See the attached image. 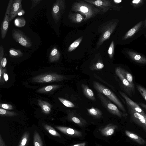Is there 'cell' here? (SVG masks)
I'll return each mask as SVG.
<instances>
[{
	"mask_svg": "<svg viewBox=\"0 0 146 146\" xmlns=\"http://www.w3.org/2000/svg\"><path fill=\"white\" fill-rule=\"evenodd\" d=\"M29 133L26 132L23 134L18 146H25L29 138Z\"/></svg>",
	"mask_w": 146,
	"mask_h": 146,
	"instance_id": "d6a6232c",
	"label": "cell"
},
{
	"mask_svg": "<svg viewBox=\"0 0 146 146\" xmlns=\"http://www.w3.org/2000/svg\"><path fill=\"white\" fill-rule=\"evenodd\" d=\"M67 114V118L68 120L81 127H84L87 123L86 121L84 118L74 111L68 110Z\"/></svg>",
	"mask_w": 146,
	"mask_h": 146,
	"instance_id": "30bf717a",
	"label": "cell"
},
{
	"mask_svg": "<svg viewBox=\"0 0 146 146\" xmlns=\"http://www.w3.org/2000/svg\"><path fill=\"white\" fill-rule=\"evenodd\" d=\"M14 23L15 26L21 27L25 25L26 21L23 18L19 17L15 19L14 21Z\"/></svg>",
	"mask_w": 146,
	"mask_h": 146,
	"instance_id": "836d02e7",
	"label": "cell"
},
{
	"mask_svg": "<svg viewBox=\"0 0 146 146\" xmlns=\"http://www.w3.org/2000/svg\"><path fill=\"white\" fill-rule=\"evenodd\" d=\"M139 104L146 110V104L142 103H139Z\"/></svg>",
	"mask_w": 146,
	"mask_h": 146,
	"instance_id": "bcb514c9",
	"label": "cell"
},
{
	"mask_svg": "<svg viewBox=\"0 0 146 146\" xmlns=\"http://www.w3.org/2000/svg\"><path fill=\"white\" fill-rule=\"evenodd\" d=\"M115 72L125 88L129 90H133L134 86H132L125 78L121 72L119 67H117L116 68Z\"/></svg>",
	"mask_w": 146,
	"mask_h": 146,
	"instance_id": "2e32d148",
	"label": "cell"
},
{
	"mask_svg": "<svg viewBox=\"0 0 146 146\" xmlns=\"http://www.w3.org/2000/svg\"><path fill=\"white\" fill-rule=\"evenodd\" d=\"M117 23V21H111L102 27L100 32L101 33L100 37L96 45V48H98L105 41L109 39Z\"/></svg>",
	"mask_w": 146,
	"mask_h": 146,
	"instance_id": "3957f363",
	"label": "cell"
},
{
	"mask_svg": "<svg viewBox=\"0 0 146 146\" xmlns=\"http://www.w3.org/2000/svg\"><path fill=\"white\" fill-rule=\"evenodd\" d=\"M126 53L134 61L141 64H146V58L138 53L131 51H127Z\"/></svg>",
	"mask_w": 146,
	"mask_h": 146,
	"instance_id": "9a60e30c",
	"label": "cell"
},
{
	"mask_svg": "<svg viewBox=\"0 0 146 146\" xmlns=\"http://www.w3.org/2000/svg\"><path fill=\"white\" fill-rule=\"evenodd\" d=\"M83 37L81 36L75 40L68 48V52H70L74 50L80 43Z\"/></svg>",
	"mask_w": 146,
	"mask_h": 146,
	"instance_id": "f1b7e54d",
	"label": "cell"
},
{
	"mask_svg": "<svg viewBox=\"0 0 146 146\" xmlns=\"http://www.w3.org/2000/svg\"><path fill=\"white\" fill-rule=\"evenodd\" d=\"M119 93L125 100L127 106L141 115L146 116L144 111L137 103L131 100L123 92H120Z\"/></svg>",
	"mask_w": 146,
	"mask_h": 146,
	"instance_id": "8fae6325",
	"label": "cell"
},
{
	"mask_svg": "<svg viewBox=\"0 0 146 146\" xmlns=\"http://www.w3.org/2000/svg\"><path fill=\"white\" fill-rule=\"evenodd\" d=\"M66 78L64 76L52 73L38 75L33 77L32 80L34 82L47 83L61 81Z\"/></svg>",
	"mask_w": 146,
	"mask_h": 146,
	"instance_id": "277c9868",
	"label": "cell"
},
{
	"mask_svg": "<svg viewBox=\"0 0 146 146\" xmlns=\"http://www.w3.org/2000/svg\"><path fill=\"white\" fill-rule=\"evenodd\" d=\"M66 8L64 0H56L53 4L52 9V17L56 24L59 21Z\"/></svg>",
	"mask_w": 146,
	"mask_h": 146,
	"instance_id": "8992f818",
	"label": "cell"
},
{
	"mask_svg": "<svg viewBox=\"0 0 146 146\" xmlns=\"http://www.w3.org/2000/svg\"><path fill=\"white\" fill-rule=\"evenodd\" d=\"M34 146H43L42 142L39 133L36 131L34 133L33 135Z\"/></svg>",
	"mask_w": 146,
	"mask_h": 146,
	"instance_id": "4dcf8cb0",
	"label": "cell"
},
{
	"mask_svg": "<svg viewBox=\"0 0 146 146\" xmlns=\"http://www.w3.org/2000/svg\"></svg>",
	"mask_w": 146,
	"mask_h": 146,
	"instance_id": "f907efd6",
	"label": "cell"
},
{
	"mask_svg": "<svg viewBox=\"0 0 146 146\" xmlns=\"http://www.w3.org/2000/svg\"><path fill=\"white\" fill-rule=\"evenodd\" d=\"M104 65L102 61L99 60L90 65V69L92 70H98L104 68Z\"/></svg>",
	"mask_w": 146,
	"mask_h": 146,
	"instance_id": "83f0119b",
	"label": "cell"
},
{
	"mask_svg": "<svg viewBox=\"0 0 146 146\" xmlns=\"http://www.w3.org/2000/svg\"><path fill=\"white\" fill-rule=\"evenodd\" d=\"M86 143L85 142H83L74 145L72 146H85Z\"/></svg>",
	"mask_w": 146,
	"mask_h": 146,
	"instance_id": "f6af8a7d",
	"label": "cell"
},
{
	"mask_svg": "<svg viewBox=\"0 0 146 146\" xmlns=\"http://www.w3.org/2000/svg\"><path fill=\"white\" fill-rule=\"evenodd\" d=\"M60 53L56 47L51 50L49 54V60L50 62H53L58 61L60 57Z\"/></svg>",
	"mask_w": 146,
	"mask_h": 146,
	"instance_id": "44dd1931",
	"label": "cell"
},
{
	"mask_svg": "<svg viewBox=\"0 0 146 146\" xmlns=\"http://www.w3.org/2000/svg\"><path fill=\"white\" fill-rule=\"evenodd\" d=\"M98 8L102 12H107L111 6V1L109 0H84Z\"/></svg>",
	"mask_w": 146,
	"mask_h": 146,
	"instance_id": "9c48e42d",
	"label": "cell"
},
{
	"mask_svg": "<svg viewBox=\"0 0 146 146\" xmlns=\"http://www.w3.org/2000/svg\"><path fill=\"white\" fill-rule=\"evenodd\" d=\"M100 146V145H97V146Z\"/></svg>",
	"mask_w": 146,
	"mask_h": 146,
	"instance_id": "681fc988",
	"label": "cell"
},
{
	"mask_svg": "<svg viewBox=\"0 0 146 146\" xmlns=\"http://www.w3.org/2000/svg\"><path fill=\"white\" fill-rule=\"evenodd\" d=\"M44 128L51 135L55 137H60V134L53 127L46 124L43 125Z\"/></svg>",
	"mask_w": 146,
	"mask_h": 146,
	"instance_id": "4316f807",
	"label": "cell"
},
{
	"mask_svg": "<svg viewBox=\"0 0 146 146\" xmlns=\"http://www.w3.org/2000/svg\"><path fill=\"white\" fill-rule=\"evenodd\" d=\"M38 103L43 113L48 114L51 112V108L52 106L49 102L40 100H38Z\"/></svg>",
	"mask_w": 146,
	"mask_h": 146,
	"instance_id": "ac0fdd59",
	"label": "cell"
},
{
	"mask_svg": "<svg viewBox=\"0 0 146 146\" xmlns=\"http://www.w3.org/2000/svg\"><path fill=\"white\" fill-rule=\"evenodd\" d=\"M6 70L5 68L3 69L1 77L0 79L1 83H4V81L7 82L9 80L8 76L7 73H6Z\"/></svg>",
	"mask_w": 146,
	"mask_h": 146,
	"instance_id": "8d00e7d4",
	"label": "cell"
},
{
	"mask_svg": "<svg viewBox=\"0 0 146 146\" xmlns=\"http://www.w3.org/2000/svg\"><path fill=\"white\" fill-rule=\"evenodd\" d=\"M88 113L92 116L97 118L101 117L102 113L101 110L97 108L92 107L90 108H87Z\"/></svg>",
	"mask_w": 146,
	"mask_h": 146,
	"instance_id": "d4e9b609",
	"label": "cell"
},
{
	"mask_svg": "<svg viewBox=\"0 0 146 146\" xmlns=\"http://www.w3.org/2000/svg\"><path fill=\"white\" fill-rule=\"evenodd\" d=\"M114 44L113 40L111 42L108 50V53L110 59H112L113 56Z\"/></svg>",
	"mask_w": 146,
	"mask_h": 146,
	"instance_id": "d590c367",
	"label": "cell"
},
{
	"mask_svg": "<svg viewBox=\"0 0 146 146\" xmlns=\"http://www.w3.org/2000/svg\"><path fill=\"white\" fill-rule=\"evenodd\" d=\"M9 56L13 58H19L23 56V53L20 50L11 48L9 50Z\"/></svg>",
	"mask_w": 146,
	"mask_h": 146,
	"instance_id": "484cf974",
	"label": "cell"
},
{
	"mask_svg": "<svg viewBox=\"0 0 146 146\" xmlns=\"http://www.w3.org/2000/svg\"><path fill=\"white\" fill-rule=\"evenodd\" d=\"M117 126L115 125L109 124L100 130V132L104 135L108 136L112 135Z\"/></svg>",
	"mask_w": 146,
	"mask_h": 146,
	"instance_id": "d6986e66",
	"label": "cell"
},
{
	"mask_svg": "<svg viewBox=\"0 0 146 146\" xmlns=\"http://www.w3.org/2000/svg\"><path fill=\"white\" fill-rule=\"evenodd\" d=\"M41 0H32L31 1V9H33V8L35 7L38 4H39Z\"/></svg>",
	"mask_w": 146,
	"mask_h": 146,
	"instance_id": "60d3db41",
	"label": "cell"
},
{
	"mask_svg": "<svg viewBox=\"0 0 146 146\" xmlns=\"http://www.w3.org/2000/svg\"><path fill=\"white\" fill-rule=\"evenodd\" d=\"M0 114L1 116L12 117L17 115L18 113L13 111H10L0 108Z\"/></svg>",
	"mask_w": 146,
	"mask_h": 146,
	"instance_id": "1f68e13d",
	"label": "cell"
},
{
	"mask_svg": "<svg viewBox=\"0 0 146 146\" xmlns=\"http://www.w3.org/2000/svg\"><path fill=\"white\" fill-rule=\"evenodd\" d=\"M25 13V11L23 9H22L18 12L17 15L19 16L23 15Z\"/></svg>",
	"mask_w": 146,
	"mask_h": 146,
	"instance_id": "ee69618b",
	"label": "cell"
},
{
	"mask_svg": "<svg viewBox=\"0 0 146 146\" xmlns=\"http://www.w3.org/2000/svg\"><path fill=\"white\" fill-rule=\"evenodd\" d=\"M114 1L115 3H118L121 2L122 1V0H114Z\"/></svg>",
	"mask_w": 146,
	"mask_h": 146,
	"instance_id": "7dc6e473",
	"label": "cell"
},
{
	"mask_svg": "<svg viewBox=\"0 0 146 146\" xmlns=\"http://www.w3.org/2000/svg\"><path fill=\"white\" fill-rule=\"evenodd\" d=\"M71 10L73 11L80 12L84 15V21H87L102 12L98 8L84 0L75 2L72 5Z\"/></svg>",
	"mask_w": 146,
	"mask_h": 146,
	"instance_id": "6da1fadb",
	"label": "cell"
},
{
	"mask_svg": "<svg viewBox=\"0 0 146 146\" xmlns=\"http://www.w3.org/2000/svg\"><path fill=\"white\" fill-rule=\"evenodd\" d=\"M0 146H6L5 143L3 139L1 134L0 135Z\"/></svg>",
	"mask_w": 146,
	"mask_h": 146,
	"instance_id": "7bdbcfd3",
	"label": "cell"
},
{
	"mask_svg": "<svg viewBox=\"0 0 146 146\" xmlns=\"http://www.w3.org/2000/svg\"><path fill=\"white\" fill-rule=\"evenodd\" d=\"M58 99L61 103L66 107L73 108L75 107L74 104L70 101L61 97H58Z\"/></svg>",
	"mask_w": 146,
	"mask_h": 146,
	"instance_id": "e575fe53",
	"label": "cell"
},
{
	"mask_svg": "<svg viewBox=\"0 0 146 146\" xmlns=\"http://www.w3.org/2000/svg\"><path fill=\"white\" fill-rule=\"evenodd\" d=\"M143 1V0H134L132 1L131 4L134 7H137L141 5Z\"/></svg>",
	"mask_w": 146,
	"mask_h": 146,
	"instance_id": "ab89813d",
	"label": "cell"
},
{
	"mask_svg": "<svg viewBox=\"0 0 146 146\" xmlns=\"http://www.w3.org/2000/svg\"><path fill=\"white\" fill-rule=\"evenodd\" d=\"M61 86V85L56 84L48 85L40 88L37 90V92L41 93H48L59 88Z\"/></svg>",
	"mask_w": 146,
	"mask_h": 146,
	"instance_id": "603a6c76",
	"label": "cell"
},
{
	"mask_svg": "<svg viewBox=\"0 0 146 146\" xmlns=\"http://www.w3.org/2000/svg\"><path fill=\"white\" fill-rule=\"evenodd\" d=\"M68 17L69 20L74 23H79L84 20V18L82 15L78 13H69Z\"/></svg>",
	"mask_w": 146,
	"mask_h": 146,
	"instance_id": "7402d4cb",
	"label": "cell"
},
{
	"mask_svg": "<svg viewBox=\"0 0 146 146\" xmlns=\"http://www.w3.org/2000/svg\"><path fill=\"white\" fill-rule=\"evenodd\" d=\"M1 108L6 110H12L13 109V107L11 104H0Z\"/></svg>",
	"mask_w": 146,
	"mask_h": 146,
	"instance_id": "f35d334b",
	"label": "cell"
},
{
	"mask_svg": "<svg viewBox=\"0 0 146 146\" xmlns=\"http://www.w3.org/2000/svg\"><path fill=\"white\" fill-rule=\"evenodd\" d=\"M22 0H14L10 9L9 21H11L17 16L18 12L22 9Z\"/></svg>",
	"mask_w": 146,
	"mask_h": 146,
	"instance_id": "7c38bea8",
	"label": "cell"
},
{
	"mask_svg": "<svg viewBox=\"0 0 146 146\" xmlns=\"http://www.w3.org/2000/svg\"><path fill=\"white\" fill-rule=\"evenodd\" d=\"M12 35L13 39L21 45L27 48L31 46L32 42L30 38L19 29H13Z\"/></svg>",
	"mask_w": 146,
	"mask_h": 146,
	"instance_id": "52a82bcc",
	"label": "cell"
},
{
	"mask_svg": "<svg viewBox=\"0 0 146 146\" xmlns=\"http://www.w3.org/2000/svg\"><path fill=\"white\" fill-rule=\"evenodd\" d=\"M0 65L3 68L5 67L6 65L7 62L6 58L5 57H3L1 60H0Z\"/></svg>",
	"mask_w": 146,
	"mask_h": 146,
	"instance_id": "b9f144b4",
	"label": "cell"
},
{
	"mask_svg": "<svg viewBox=\"0 0 146 146\" xmlns=\"http://www.w3.org/2000/svg\"><path fill=\"white\" fill-rule=\"evenodd\" d=\"M94 88L98 92L100 93L113 102L122 111L125 112V108L115 94L110 90L97 82L93 83Z\"/></svg>",
	"mask_w": 146,
	"mask_h": 146,
	"instance_id": "7a4b0ae2",
	"label": "cell"
},
{
	"mask_svg": "<svg viewBox=\"0 0 146 146\" xmlns=\"http://www.w3.org/2000/svg\"><path fill=\"white\" fill-rule=\"evenodd\" d=\"M137 88L141 96L146 101V89L139 85L137 86Z\"/></svg>",
	"mask_w": 146,
	"mask_h": 146,
	"instance_id": "74e56055",
	"label": "cell"
},
{
	"mask_svg": "<svg viewBox=\"0 0 146 146\" xmlns=\"http://www.w3.org/2000/svg\"><path fill=\"white\" fill-rule=\"evenodd\" d=\"M82 88L84 95L89 99L92 101L96 100L95 96L93 91L86 85L82 84Z\"/></svg>",
	"mask_w": 146,
	"mask_h": 146,
	"instance_id": "ffe728a7",
	"label": "cell"
},
{
	"mask_svg": "<svg viewBox=\"0 0 146 146\" xmlns=\"http://www.w3.org/2000/svg\"><path fill=\"white\" fill-rule=\"evenodd\" d=\"M125 132L127 137L135 141L139 144L144 145L146 143L144 140L137 135L127 130L125 131Z\"/></svg>",
	"mask_w": 146,
	"mask_h": 146,
	"instance_id": "cb8c5ba5",
	"label": "cell"
},
{
	"mask_svg": "<svg viewBox=\"0 0 146 146\" xmlns=\"http://www.w3.org/2000/svg\"><path fill=\"white\" fill-rule=\"evenodd\" d=\"M121 72L125 78L133 86H134L133 82V77L131 74L127 71L120 67H119Z\"/></svg>",
	"mask_w": 146,
	"mask_h": 146,
	"instance_id": "f546056e",
	"label": "cell"
},
{
	"mask_svg": "<svg viewBox=\"0 0 146 146\" xmlns=\"http://www.w3.org/2000/svg\"><path fill=\"white\" fill-rule=\"evenodd\" d=\"M14 0H10L8 2L5 15L0 28L2 39L4 38L7 34L9 26L10 14L12 3Z\"/></svg>",
	"mask_w": 146,
	"mask_h": 146,
	"instance_id": "ba28073f",
	"label": "cell"
},
{
	"mask_svg": "<svg viewBox=\"0 0 146 146\" xmlns=\"http://www.w3.org/2000/svg\"><path fill=\"white\" fill-rule=\"evenodd\" d=\"M143 23V21H141L136 24L125 33L122 39L125 40L132 37L140 28Z\"/></svg>",
	"mask_w": 146,
	"mask_h": 146,
	"instance_id": "e0dca14e",
	"label": "cell"
},
{
	"mask_svg": "<svg viewBox=\"0 0 146 146\" xmlns=\"http://www.w3.org/2000/svg\"><path fill=\"white\" fill-rule=\"evenodd\" d=\"M55 127L58 130L68 135L75 137H80L82 135L81 132L72 128L62 126H56Z\"/></svg>",
	"mask_w": 146,
	"mask_h": 146,
	"instance_id": "5bb4252c",
	"label": "cell"
},
{
	"mask_svg": "<svg viewBox=\"0 0 146 146\" xmlns=\"http://www.w3.org/2000/svg\"><path fill=\"white\" fill-rule=\"evenodd\" d=\"M98 96L102 105L109 112L119 117L123 116V115L119 110L117 106L112 103L107 97L99 93H98Z\"/></svg>",
	"mask_w": 146,
	"mask_h": 146,
	"instance_id": "5b68a950",
	"label": "cell"
},
{
	"mask_svg": "<svg viewBox=\"0 0 146 146\" xmlns=\"http://www.w3.org/2000/svg\"><path fill=\"white\" fill-rule=\"evenodd\" d=\"M128 107L132 119L146 129V116L142 115L129 107L128 106Z\"/></svg>",
	"mask_w": 146,
	"mask_h": 146,
	"instance_id": "4fadbf2b",
	"label": "cell"
},
{
	"mask_svg": "<svg viewBox=\"0 0 146 146\" xmlns=\"http://www.w3.org/2000/svg\"><path fill=\"white\" fill-rule=\"evenodd\" d=\"M144 27H146V17L144 22Z\"/></svg>",
	"mask_w": 146,
	"mask_h": 146,
	"instance_id": "c3c4849f",
	"label": "cell"
}]
</instances>
